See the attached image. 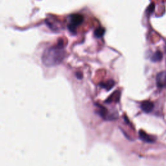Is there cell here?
Returning a JSON list of instances; mask_svg holds the SVG:
<instances>
[{
	"instance_id": "obj_1",
	"label": "cell",
	"mask_w": 166,
	"mask_h": 166,
	"mask_svg": "<svg viewBox=\"0 0 166 166\" xmlns=\"http://www.w3.org/2000/svg\"><path fill=\"white\" fill-rule=\"evenodd\" d=\"M66 52L63 45H58L46 49L42 55V63L45 66L52 67L60 64L63 61Z\"/></svg>"
},
{
	"instance_id": "obj_2",
	"label": "cell",
	"mask_w": 166,
	"mask_h": 166,
	"mask_svg": "<svg viewBox=\"0 0 166 166\" xmlns=\"http://www.w3.org/2000/svg\"><path fill=\"white\" fill-rule=\"evenodd\" d=\"M83 16L80 14H74L70 16L68 29L70 31H75L77 26L80 25L83 22Z\"/></svg>"
},
{
	"instance_id": "obj_3",
	"label": "cell",
	"mask_w": 166,
	"mask_h": 166,
	"mask_svg": "<svg viewBox=\"0 0 166 166\" xmlns=\"http://www.w3.org/2000/svg\"><path fill=\"white\" fill-rule=\"evenodd\" d=\"M157 84L158 88H163L166 86V71H161L157 75Z\"/></svg>"
},
{
	"instance_id": "obj_4",
	"label": "cell",
	"mask_w": 166,
	"mask_h": 166,
	"mask_svg": "<svg viewBox=\"0 0 166 166\" xmlns=\"http://www.w3.org/2000/svg\"><path fill=\"white\" fill-rule=\"evenodd\" d=\"M153 103L151 101H145L143 102L141 105V108L142 110L146 113L151 112L152 110L153 109Z\"/></svg>"
},
{
	"instance_id": "obj_5",
	"label": "cell",
	"mask_w": 166,
	"mask_h": 166,
	"mask_svg": "<svg viewBox=\"0 0 166 166\" xmlns=\"http://www.w3.org/2000/svg\"><path fill=\"white\" fill-rule=\"evenodd\" d=\"M139 137H140V138L144 142H153V139L152 138V137H151V136L148 135L147 134H146L144 131H139Z\"/></svg>"
},
{
	"instance_id": "obj_6",
	"label": "cell",
	"mask_w": 166,
	"mask_h": 166,
	"mask_svg": "<svg viewBox=\"0 0 166 166\" xmlns=\"http://www.w3.org/2000/svg\"><path fill=\"white\" fill-rule=\"evenodd\" d=\"M101 84L104 88H105L106 90H109L110 89H112L113 86H114L115 82L113 80H109L108 81H106V83H103Z\"/></svg>"
},
{
	"instance_id": "obj_7",
	"label": "cell",
	"mask_w": 166,
	"mask_h": 166,
	"mask_svg": "<svg viewBox=\"0 0 166 166\" xmlns=\"http://www.w3.org/2000/svg\"><path fill=\"white\" fill-rule=\"evenodd\" d=\"M162 58V53H160V51H157V53H155L153 55H152V60H153L154 62H157V61H160Z\"/></svg>"
},
{
	"instance_id": "obj_8",
	"label": "cell",
	"mask_w": 166,
	"mask_h": 166,
	"mask_svg": "<svg viewBox=\"0 0 166 166\" xmlns=\"http://www.w3.org/2000/svg\"><path fill=\"white\" fill-rule=\"evenodd\" d=\"M105 34V29L102 27L97 28L95 31V36L96 37H101Z\"/></svg>"
}]
</instances>
